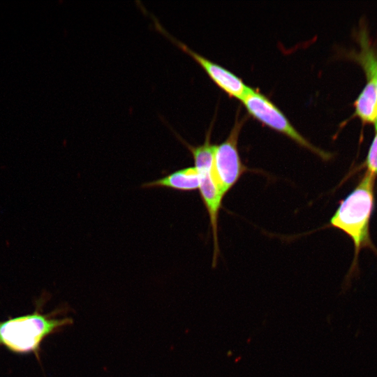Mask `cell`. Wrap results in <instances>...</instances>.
<instances>
[{"label":"cell","instance_id":"cell-4","mask_svg":"<svg viewBox=\"0 0 377 377\" xmlns=\"http://www.w3.org/2000/svg\"><path fill=\"white\" fill-rule=\"evenodd\" d=\"M245 117L236 119L224 141L215 145L214 174L223 195L233 187L247 170L238 151V139Z\"/></svg>","mask_w":377,"mask_h":377},{"label":"cell","instance_id":"cell-10","mask_svg":"<svg viewBox=\"0 0 377 377\" xmlns=\"http://www.w3.org/2000/svg\"><path fill=\"white\" fill-rule=\"evenodd\" d=\"M363 168L365 169L366 172L377 177V131L369 148L364 161L357 170H359Z\"/></svg>","mask_w":377,"mask_h":377},{"label":"cell","instance_id":"cell-9","mask_svg":"<svg viewBox=\"0 0 377 377\" xmlns=\"http://www.w3.org/2000/svg\"><path fill=\"white\" fill-rule=\"evenodd\" d=\"M354 115L364 124L377 122V89L374 83L367 82L354 103Z\"/></svg>","mask_w":377,"mask_h":377},{"label":"cell","instance_id":"cell-1","mask_svg":"<svg viewBox=\"0 0 377 377\" xmlns=\"http://www.w3.org/2000/svg\"><path fill=\"white\" fill-rule=\"evenodd\" d=\"M376 178L365 171L355 188L340 201L330 221L329 226L343 232L353 243L354 257L350 276L357 269L362 249H369L377 256V249L370 236V221L375 207Z\"/></svg>","mask_w":377,"mask_h":377},{"label":"cell","instance_id":"cell-5","mask_svg":"<svg viewBox=\"0 0 377 377\" xmlns=\"http://www.w3.org/2000/svg\"><path fill=\"white\" fill-rule=\"evenodd\" d=\"M193 158L194 167L199 175L198 189L207 209L212 228L214 244L212 263L214 265L219 254L218 220L224 195L214 174V154L209 151H203L196 154Z\"/></svg>","mask_w":377,"mask_h":377},{"label":"cell","instance_id":"cell-6","mask_svg":"<svg viewBox=\"0 0 377 377\" xmlns=\"http://www.w3.org/2000/svg\"><path fill=\"white\" fill-rule=\"evenodd\" d=\"M153 19L156 29L200 65L208 76L219 87L229 96L239 100L242 99L248 91L249 87L247 86L239 77L222 66L193 51L186 44L171 36L156 19Z\"/></svg>","mask_w":377,"mask_h":377},{"label":"cell","instance_id":"cell-3","mask_svg":"<svg viewBox=\"0 0 377 377\" xmlns=\"http://www.w3.org/2000/svg\"><path fill=\"white\" fill-rule=\"evenodd\" d=\"M240 101L248 112L259 121L288 136L301 147L310 150L324 160L331 157L330 154L316 147L305 138L282 111L258 90L249 87Z\"/></svg>","mask_w":377,"mask_h":377},{"label":"cell","instance_id":"cell-8","mask_svg":"<svg viewBox=\"0 0 377 377\" xmlns=\"http://www.w3.org/2000/svg\"><path fill=\"white\" fill-rule=\"evenodd\" d=\"M199 175L195 167H187L143 184L144 188H170L181 191H191L199 188Z\"/></svg>","mask_w":377,"mask_h":377},{"label":"cell","instance_id":"cell-2","mask_svg":"<svg viewBox=\"0 0 377 377\" xmlns=\"http://www.w3.org/2000/svg\"><path fill=\"white\" fill-rule=\"evenodd\" d=\"M45 296L36 301L31 313L0 321V346L15 354H34L40 360L41 344L50 335L72 323L69 318H57V311H43Z\"/></svg>","mask_w":377,"mask_h":377},{"label":"cell","instance_id":"cell-11","mask_svg":"<svg viewBox=\"0 0 377 377\" xmlns=\"http://www.w3.org/2000/svg\"><path fill=\"white\" fill-rule=\"evenodd\" d=\"M212 124H211L210 126L209 127L207 133H209L212 134ZM177 134V133H176ZM177 138L179 139V140L184 144V142H186L183 138H182L179 135L177 134Z\"/></svg>","mask_w":377,"mask_h":377},{"label":"cell","instance_id":"cell-7","mask_svg":"<svg viewBox=\"0 0 377 377\" xmlns=\"http://www.w3.org/2000/svg\"><path fill=\"white\" fill-rule=\"evenodd\" d=\"M356 35L360 49L357 52H351L349 56L361 66L367 80L371 81L377 89V48L363 23ZM374 126L376 131L377 122Z\"/></svg>","mask_w":377,"mask_h":377}]
</instances>
